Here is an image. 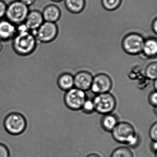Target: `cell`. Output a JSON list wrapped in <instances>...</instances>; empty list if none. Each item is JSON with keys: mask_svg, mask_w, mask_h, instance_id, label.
Instances as JSON below:
<instances>
[{"mask_svg": "<svg viewBox=\"0 0 157 157\" xmlns=\"http://www.w3.org/2000/svg\"><path fill=\"white\" fill-rule=\"evenodd\" d=\"M37 42L36 37L31 32L16 34L13 38V48L17 55L21 56H27L34 52Z\"/></svg>", "mask_w": 157, "mask_h": 157, "instance_id": "6da1fadb", "label": "cell"}, {"mask_svg": "<svg viewBox=\"0 0 157 157\" xmlns=\"http://www.w3.org/2000/svg\"><path fill=\"white\" fill-rule=\"evenodd\" d=\"M114 139L122 144L135 147L139 142V138L132 124L126 122L118 123L112 131Z\"/></svg>", "mask_w": 157, "mask_h": 157, "instance_id": "7a4b0ae2", "label": "cell"}, {"mask_svg": "<svg viewBox=\"0 0 157 157\" xmlns=\"http://www.w3.org/2000/svg\"><path fill=\"white\" fill-rule=\"evenodd\" d=\"M29 12V7L18 0L7 6L5 17L9 21L17 25L24 23Z\"/></svg>", "mask_w": 157, "mask_h": 157, "instance_id": "3957f363", "label": "cell"}, {"mask_svg": "<svg viewBox=\"0 0 157 157\" xmlns=\"http://www.w3.org/2000/svg\"><path fill=\"white\" fill-rule=\"evenodd\" d=\"M92 101L94 110L101 114L112 113L117 105L115 98L109 92L96 94Z\"/></svg>", "mask_w": 157, "mask_h": 157, "instance_id": "277c9868", "label": "cell"}, {"mask_svg": "<svg viewBox=\"0 0 157 157\" xmlns=\"http://www.w3.org/2000/svg\"><path fill=\"white\" fill-rule=\"evenodd\" d=\"M87 100L85 91L73 88L66 91L64 96V101L66 106L71 110H81Z\"/></svg>", "mask_w": 157, "mask_h": 157, "instance_id": "5b68a950", "label": "cell"}, {"mask_svg": "<svg viewBox=\"0 0 157 157\" xmlns=\"http://www.w3.org/2000/svg\"><path fill=\"white\" fill-rule=\"evenodd\" d=\"M37 41L48 43L54 41L58 34V28L56 23L44 21L36 31L31 32Z\"/></svg>", "mask_w": 157, "mask_h": 157, "instance_id": "8992f818", "label": "cell"}, {"mask_svg": "<svg viewBox=\"0 0 157 157\" xmlns=\"http://www.w3.org/2000/svg\"><path fill=\"white\" fill-rule=\"evenodd\" d=\"M142 36L136 33L128 34L122 41V47L125 52L131 55L140 54L142 51L144 43Z\"/></svg>", "mask_w": 157, "mask_h": 157, "instance_id": "52a82bcc", "label": "cell"}, {"mask_svg": "<svg viewBox=\"0 0 157 157\" xmlns=\"http://www.w3.org/2000/svg\"><path fill=\"white\" fill-rule=\"evenodd\" d=\"M4 124L8 133L16 135L21 134L24 131L26 124L22 115L17 113H13L5 118Z\"/></svg>", "mask_w": 157, "mask_h": 157, "instance_id": "ba28073f", "label": "cell"}, {"mask_svg": "<svg viewBox=\"0 0 157 157\" xmlns=\"http://www.w3.org/2000/svg\"><path fill=\"white\" fill-rule=\"evenodd\" d=\"M113 86L112 79L107 74L100 73L93 77L90 90L96 94L109 92Z\"/></svg>", "mask_w": 157, "mask_h": 157, "instance_id": "9c48e42d", "label": "cell"}, {"mask_svg": "<svg viewBox=\"0 0 157 157\" xmlns=\"http://www.w3.org/2000/svg\"><path fill=\"white\" fill-rule=\"evenodd\" d=\"M93 77L90 72L81 71L77 73L74 77L75 88L86 91L90 89Z\"/></svg>", "mask_w": 157, "mask_h": 157, "instance_id": "30bf717a", "label": "cell"}, {"mask_svg": "<svg viewBox=\"0 0 157 157\" xmlns=\"http://www.w3.org/2000/svg\"><path fill=\"white\" fill-rule=\"evenodd\" d=\"M44 22L42 12L38 10L29 11L24 23L31 32L36 31Z\"/></svg>", "mask_w": 157, "mask_h": 157, "instance_id": "8fae6325", "label": "cell"}, {"mask_svg": "<svg viewBox=\"0 0 157 157\" xmlns=\"http://www.w3.org/2000/svg\"><path fill=\"white\" fill-rule=\"evenodd\" d=\"M16 34V25L7 20L0 21V40L3 41L13 39Z\"/></svg>", "mask_w": 157, "mask_h": 157, "instance_id": "7c38bea8", "label": "cell"}, {"mask_svg": "<svg viewBox=\"0 0 157 157\" xmlns=\"http://www.w3.org/2000/svg\"><path fill=\"white\" fill-rule=\"evenodd\" d=\"M44 21L56 23L61 16V11L58 6L53 4L46 6L42 12Z\"/></svg>", "mask_w": 157, "mask_h": 157, "instance_id": "4fadbf2b", "label": "cell"}, {"mask_svg": "<svg viewBox=\"0 0 157 157\" xmlns=\"http://www.w3.org/2000/svg\"><path fill=\"white\" fill-rule=\"evenodd\" d=\"M57 83L60 90L67 91L74 86V76L70 73H61L58 78Z\"/></svg>", "mask_w": 157, "mask_h": 157, "instance_id": "5bb4252c", "label": "cell"}, {"mask_svg": "<svg viewBox=\"0 0 157 157\" xmlns=\"http://www.w3.org/2000/svg\"><path fill=\"white\" fill-rule=\"evenodd\" d=\"M141 53L147 58H152L156 56L157 53V39L149 38L144 41Z\"/></svg>", "mask_w": 157, "mask_h": 157, "instance_id": "9a60e30c", "label": "cell"}, {"mask_svg": "<svg viewBox=\"0 0 157 157\" xmlns=\"http://www.w3.org/2000/svg\"><path fill=\"white\" fill-rule=\"evenodd\" d=\"M118 123L116 116L112 113L104 115L101 121L102 128L107 132H112Z\"/></svg>", "mask_w": 157, "mask_h": 157, "instance_id": "2e32d148", "label": "cell"}, {"mask_svg": "<svg viewBox=\"0 0 157 157\" xmlns=\"http://www.w3.org/2000/svg\"><path fill=\"white\" fill-rule=\"evenodd\" d=\"M65 1L66 8L72 13H79L85 7V0H65Z\"/></svg>", "mask_w": 157, "mask_h": 157, "instance_id": "e0dca14e", "label": "cell"}, {"mask_svg": "<svg viewBox=\"0 0 157 157\" xmlns=\"http://www.w3.org/2000/svg\"><path fill=\"white\" fill-rule=\"evenodd\" d=\"M111 157H134L131 150L126 147L117 148L112 152Z\"/></svg>", "mask_w": 157, "mask_h": 157, "instance_id": "ac0fdd59", "label": "cell"}, {"mask_svg": "<svg viewBox=\"0 0 157 157\" xmlns=\"http://www.w3.org/2000/svg\"><path fill=\"white\" fill-rule=\"evenodd\" d=\"M146 77L152 80L157 79V62L151 63L147 66L145 71Z\"/></svg>", "mask_w": 157, "mask_h": 157, "instance_id": "d6986e66", "label": "cell"}, {"mask_svg": "<svg viewBox=\"0 0 157 157\" xmlns=\"http://www.w3.org/2000/svg\"><path fill=\"white\" fill-rule=\"evenodd\" d=\"M122 0H101L103 7L108 11H113L121 5Z\"/></svg>", "mask_w": 157, "mask_h": 157, "instance_id": "ffe728a7", "label": "cell"}, {"mask_svg": "<svg viewBox=\"0 0 157 157\" xmlns=\"http://www.w3.org/2000/svg\"><path fill=\"white\" fill-rule=\"evenodd\" d=\"M81 110H82L84 113L87 114L92 113L95 111L92 100L87 99L84 102Z\"/></svg>", "mask_w": 157, "mask_h": 157, "instance_id": "44dd1931", "label": "cell"}, {"mask_svg": "<svg viewBox=\"0 0 157 157\" xmlns=\"http://www.w3.org/2000/svg\"><path fill=\"white\" fill-rule=\"evenodd\" d=\"M149 136L153 141L157 140V123L155 122L151 127L149 129Z\"/></svg>", "mask_w": 157, "mask_h": 157, "instance_id": "7402d4cb", "label": "cell"}, {"mask_svg": "<svg viewBox=\"0 0 157 157\" xmlns=\"http://www.w3.org/2000/svg\"><path fill=\"white\" fill-rule=\"evenodd\" d=\"M149 103L153 107L156 108L157 106V93L156 90L150 94L148 96Z\"/></svg>", "mask_w": 157, "mask_h": 157, "instance_id": "603a6c76", "label": "cell"}, {"mask_svg": "<svg viewBox=\"0 0 157 157\" xmlns=\"http://www.w3.org/2000/svg\"><path fill=\"white\" fill-rule=\"evenodd\" d=\"M8 5L3 0H0V19L5 17Z\"/></svg>", "mask_w": 157, "mask_h": 157, "instance_id": "cb8c5ba5", "label": "cell"}, {"mask_svg": "<svg viewBox=\"0 0 157 157\" xmlns=\"http://www.w3.org/2000/svg\"><path fill=\"white\" fill-rule=\"evenodd\" d=\"M0 157H10L8 148L2 144H0Z\"/></svg>", "mask_w": 157, "mask_h": 157, "instance_id": "d4e9b609", "label": "cell"}, {"mask_svg": "<svg viewBox=\"0 0 157 157\" xmlns=\"http://www.w3.org/2000/svg\"><path fill=\"white\" fill-rule=\"evenodd\" d=\"M19 1L29 7V6L33 5L35 2L36 0H19Z\"/></svg>", "mask_w": 157, "mask_h": 157, "instance_id": "484cf974", "label": "cell"}, {"mask_svg": "<svg viewBox=\"0 0 157 157\" xmlns=\"http://www.w3.org/2000/svg\"><path fill=\"white\" fill-rule=\"evenodd\" d=\"M152 29L153 30V32H154V33L157 34V19H155L154 21H153L152 24Z\"/></svg>", "mask_w": 157, "mask_h": 157, "instance_id": "4316f807", "label": "cell"}, {"mask_svg": "<svg viewBox=\"0 0 157 157\" xmlns=\"http://www.w3.org/2000/svg\"><path fill=\"white\" fill-rule=\"evenodd\" d=\"M151 149H152V150L153 151H155V153H156L157 147V141H153L152 142V143H151Z\"/></svg>", "mask_w": 157, "mask_h": 157, "instance_id": "83f0119b", "label": "cell"}, {"mask_svg": "<svg viewBox=\"0 0 157 157\" xmlns=\"http://www.w3.org/2000/svg\"><path fill=\"white\" fill-rule=\"evenodd\" d=\"M86 157H101L98 154H94V153H92V154H90L88 155Z\"/></svg>", "mask_w": 157, "mask_h": 157, "instance_id": "f1b7e54d", "label": "cell"}, {"mask_svg": "<svg viewBox=\"0 0 157 157\" xmlns=\"http://www.w3.org/2000/svg\"><path fill=\"white\" fill-rule=\"evenodd\" d=\"M154 82H153V86L154 87V89H155V90L156 91V90H157V79L153 81Z\"/></svg>", "mask_w": 157, "mask_h": 157, "instance_id": "f546056e", "label": "cell"}, {"mask_svg": "<svg viewBox=\"0 0 157 157\" xmlns=\"http://www.w3.org/2000/svg\"><path fill=\"white\" fill-rule=\"evenodd\" d=\"M2 41L0 40V52H1L3 48V44H2Z\"/></svg>", "mask_w": 157, "mask_h": 157, "instance_id": "4dcf8cb0", "label": "cell"}, {"mask_svg": "<svg viewBox=\"0 0 157 157\" xmlns=\"http://www.w3.org/2000/svg\"><path fill=\"white\" fill-rule=\"evenodd\" d=\"M52 1L55 2H59L61 1L62 0H51Z\"/></svg>", "mask_w": 157, "mask_h": 157, "instance_id": "1f68e13d", "label": "cell"}]
</instances>
